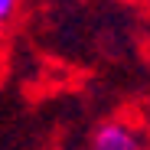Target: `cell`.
<instances>
[{"label":"cell","instance_id":"1","mask_svg":"<svg viewBox=\"0 0 150 150\" xmlns=\"http://www.w3.org/2000/svg\"><path fill=\"white\" fill-rule=\"evenodd\" d=\"M88 150H147V140L127 121H101L88 137Z\"/></svg>","mask_w":150,"mask_h":150},{"label":"cell","instance_id":"2","mask_svg":"<svg viewBox=\"0 0 150 150\" xmlns=\"http://www.w3.org/2000/svg\"><path fill=\"white\" fill-rule=\"evenodd\" d=\"M23 13V0H0V33H7Z\"/></svg>","mask_w":150,"mask_h":150}]
</instances>
